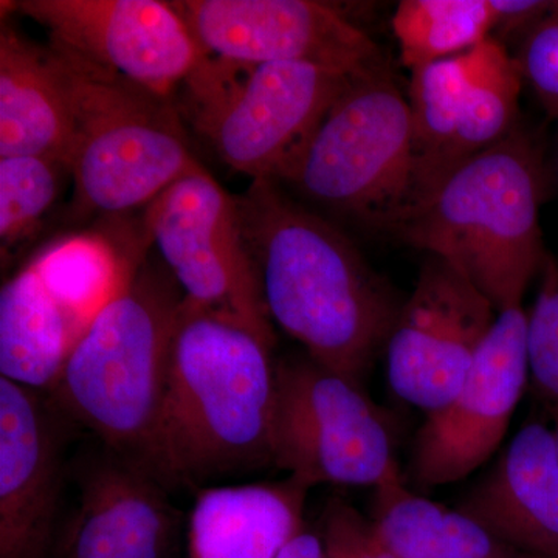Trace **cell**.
I'll list each match as a JSON object with an SVG mask.
<instances>
[{
  "label": "cell",
  "mask_w": 558,
  "mask_h": 558,
  "mask_svg": "<svg viewBox=\"0 0 558 558\" xmlns=\"http://www.w3.org/2000/svg\"><path fill=\"white\" fill-rule=\"evenodd\" d=\"M64 161L46 156L0 159V248L2 264L31 240L57 202L65 175Z\"/></svg>",
  "instance_id": "cell-24"
},
{
  "label": "cell",
  "mask_w": 558,
  "mask_h": 558,
  "mask_svg": "<svg viewBox=\"0 0 558 558\" xmlns=\"http://www.w3.org/2000/svg\"><path fill=\"white\" fill-rule=\"evenodd\" d=\"M274 465L306 487H380L400 478L387 418L347 377L310 355L277 360Z\"/></svg>",
  "instance_id": "cell-8"
},
{
  "label": "cell",
  "mask_w": 558,
  "mask_h": 558,
  "mask_svg": "<svg viewBox=\"0 0 558 558\" xmlns=\"http://www.w3.org/2000/svg\"><path fill=\"white\" fill-rule=\"evenodd\" d=\"M72 112L57 54L21 35L5 20L0 28V159L46 156L68 165Z\"/></svg>",
  "instance_id": "cell-19"
},
{
  "label": "cell",
  "mask_w": 558,
  "mask_h": 558,
  "mask_svg": "<svg viewBox=\"0 0 558 558\" xmlns=\"http://www.w3.org/2000/svg\"><path fill=\"white\" fill-rule=\"evenodd\" d=\"M553 418H554V438H556L557 457H558V403L553 405Z\"/></svg>",
  "instance_id": "cell-30"
},
{
  "label": "cell",
  "mask_w": 558,
  "mask_h": 558,
  "mask_svg": "<svg viewBox=\"0 0 558 558\" xmlns=\"http://www.w3.org/2000/svg\"><path fill=\"white\" fill-rule=\"evenodd\" d=\"M68 417L0 377V558H47L54 545Z\"/></svg>",
  "instance_id": "cell-15"
},
{
  "label": "cell",
  "mask_w": 558,
  "mask_h": 558,
  "mask_svg": "<svg viewBox=\"0 0 558 558\" xmlns=\"http://www.w3.org/2000/svg\"><path fill=\"white\" fill-rule=\"evenodd\" d=\"M13 9L44 25L50 43L163 98L207 57L171 2L20 0Z\"/></svg>",
  "instance_id": "cell-13"
},
{
  "label": "cell",
  "mask_w": 558,
  "mask_h": 558,
  "mask_svg": "<svg viewBox=\"0 0 558 558\" xmlns=\"http://www.w3.org/2000/svg\"><path fill=\"white\" fill-rule=\"evenodd\" d=\"M236 204L271 323L365 388L403 301L347 233L274 180H252Z\"/></svg>",
  "instance_id": "cell-1"
},
{
  "label": "cell",
  "mask_w": 558,
  "mask_h": 558,
  "mask_svg": "<svg viewBox=\"0 0 558 558\" xmlns=\"http://www.w3.org/2000/svg\"><path fill=\"white\" fill-rule=\"evenodd\" d=\"M542 172L523 128L459 165L389 234L461 271L499 312L520 307L546 252Z\"/></svg>",
  "instance_id": "cell-3"
},
{
  "label": "cell",
  "mask_w": 558,
  "mask_h": 558,
  "mask_svg": "<svg viewBox=\"0 0 558 558\" xmlns=\"http://www.w3.org/2000/svg\"><path fill=\"white\" fill-rule=\"evenodd\" d=\"M274 347L183 296L148 461L165 486H202L274 465Z\"/></svg>",
  "instance_id": "cell-2"
},
{
  "label": "cell",
  "mask_w": 558,
  "mask_h": 558,
  "mask_svg": "<svg viewBox=\"0 0 558 558\" xmlns=\"http://www.w3.org/2000/svg\"><path fill=\"white\" fill-rule=\"evenodd\" d=\"M205 53L244 62H304L359 75L380 47L336 7L314 0H171Z\"/></svg>",
  "instance_id": "cell-14"
},
{
  "label": "cell",
  "mask_w": 558,
  "mask_h": 558,
  "mask_svg": "<svg viewBox=\"0 0 558 558\" xmlns=\"http://www.w3.org/2000/svg\"><path fill=\"white\" fill-rule=\"evenodd\" d=\"M318 532L325 543L326 558H392L373 521L341 499L329 502Z\"/></svg>",
  "instance_id": "cell-27"
},
{
  "label": "cell",
  "mask_w": 558,
  "mask_h": 558,
  "mask_svg": "<svg viewBox=\"0 0 558 558\" xmlns=\"http://www.w3.org/2000/svg\"><path fill=\"white\" fill-rule=\"evenodd\" d=\"M515 58L543 108L558 120V7L520 40Z\"/></svg>",
  "instance_id": "cell-26"
},
{
  "label": "cell",
  "mask_w": 558,
  "mask_h": 558,
  "mask_svg": "<svg viewBox=\"0 0 558 558\" xmlns=\"http://www.w3.org/2000/svg\"><path fill=\"white\" fill-rule=\"evenodd\" d=\"M182 301L183 292L167 267L135 269L84 330L47 392L69 421L146 468Z\"/></svg>",
  "instance_id": "cell-4"
},
{
  "label": "cell",
  "mask_w": 558,
  "mask_h": 558,
  "mask_svg": "<svg viewBox=\"0 0 558 558\" xmlns=\"http://www.w3.org/2000/svg\"><path fill=\"white\" fill-rule=\"evenodd\" d=\"M410 73L457 57L494 36L492 0H402L391 21Z\"/></svg>",
  "instance_id": "cell-23"
},
{
  "label": "cell",
  "mask_w": 558,
  "mask_h": 558,
  "mask_svg": "<svg viewBox=\"0 0 558 558\" xmlns=\"http://www.w3.org/2000/svg\"><path fill=\"white\" fill-rule=\"evenodd\" d=\"M31 264L51 299L83 332L135 271L105 238L89 233L54 241Z\"/></svg>",
  "instance_id": "cell-22"
},
{
  "label": "cell",
  "mask_w": 558,
  "mask_h": 558,
  "mask_svg": "<svg viewBox=\"0 0 558 558\" xmlns=\"http://www.w3.org/2000/svg\"><path fill=\"white\" fill-rule=\"evenodd\" d=\"M354 75L208 54L175 92L183 124L231 170L281 182Z\"/></svg>",
  "instance_id": "cell-7"
},
{
  "label": "cell",
  "mask_w": 558,
  "mask_h": 558,
  "mask_svg": "<svg viewBox=\"0 0 558 558\" xmlns=\"http://www.w3.org/2000/svg\"><path fill=\"white\" fill-rule=\"evenodd\" d=\"M527 379V314L512 307L499 312L454 398L417 429L411 484L447 486L486 464L508 433Z\"/></svg>",
  "instance_id": "cell-11"
},
{
  "label": "cell",
  "mask_w": 558,
  "mask_h": 558,
  "mask_svg": "<svg viewBox=\"0 0 558 558\" xmlns=\"http://www.w3.org/2000/svg\"><path fill=\"white\" fill-rule=\"evenodd\" d=\"M523 83L515 54L494 38L411 73L413 207L459 165L519 126Z\"/></svg>",
  "instance_id": "cell-10"
},
{
  "label": "cell",
  "mask_w": 558,
  "mask_h": 558,
  "mask_svg": "<svg viewBox=\"0 0 558 558\" xmlns=\"http://www.w3.org/2000/svg\"><path fill=\"white\" fill-rule=\"evenodd\" d=\"M497 317L494 304L461 271L427 255L385 352L392 391L425 414L444 409Z\"/></svg>",
  "instance_id": "cell-12"
},
{
  "label": "cell",
  "mask_w": 558,
  "mask_h": 558,
  "mask_svg": "<svg viewBox=\"0 0 558 558\" xmlns=\"http://www.w3.org/2000/svg\"><path fill=\"white\" fill-rule=\"evenodd\" d=\"M542 284L527 314L529 376L543 399L558 403V263L546 256Z\"/></svg>",
  "instance_id": "cell-25"
},
{
  "label": "cell",
  "mask_w": 558,
  "mask_h": 558,
  "mask_svg": "<svg viewBox=\"0 0 558 558\" xmlns=\"http://www.w3.org/2000/svg\"><path fill=\"white\" fill-rule=\"evenodd\" d=\"M145 227L186 301L234 319L275 344L236 196L196 163L150 202Z\"/></svg>",
  "instance_id": "cell-9"
},
{
  "label": "cell",
  "mask_w": 558,
  "mask_h": 558,
  "mask_svg": "<svg viewBox=\"0 0 558 558\" xmlns=\"http://www.w3.org/2000/svg\"><path fill=\"white\" fill-rule=\"evenodd\" d=\"M50 47L72 112L68 167L76 215L149 205L197 163L172 98Z\"/></svg>",
  "instance_id": "cell-5"
},
{
  "label": "cell",
  "mask_w": 558,
  "mask_h": 558,
  "mask_svg": "<svg viewBox=\"0 0 558 558\" xmlns=\"http://www.w3.org/2000/svg\"><path fill=\"white\" fill-rule=\"evenodd\" d=\"M458 510L510 548L558 558V457L553 428L531 422L461 499Z\"/></svg>",
  "instance_id": "cell-17"
},
{
  "label": "cell",
  "mask_w": 558,
  "mask_h": 558,
  "mask_svg": "<svg viewBox=\"0 0 558 558\" xmlns=\"http://www.w3.org/2000/svg\"><path fill=\"white\" fill-rule=\"evenodd\" d=\"M83 330L51 299L31 263L0 290V374L49 392Z\"/></svg>",
  "instance_id": "cell-20"
},
{
  "label": "cell",
  "mask_w": 558,
  "mask_h": 558,
  "mask_svg": "<svg viewBox=\"0 0 558 558\" xmlns=\"http://www.w3.org/2000/svg\"><path fill=\"white\" fill-rule=\"evenodd\" d=\"M80 487L60 558H167L178 513L145 464L105 447L83 469Z\"/></svg>",
  "instance_id": "cell-16"
},
{
  "label": "cell",
  "mask_w": 558,
  "mask_h": 558,
  "mask_svg": "<svg viewBox=\"0 0 558 558\" xmlns=\"http://www.w3.org/2000/svg\"><path fill=\"white\" fill-rule=\"evenodd\" d=\"M277 558H326L325 543L319 532L304 527L290 539Z\"/></svg>",
  "instance_id": "cell-29"
},
{
  "label": "cell",
  "mask_w": 558,
  "mask_h": 558,
  "mask_svg": "<svg viewBox=\"0 0 558 558\" xmlns=\"http://www.w3.org/2000/svg\"><path fill=\"white\" fill-rule=\"evenodd\" d=\"M371 521L392 558H532L461 510L417 495L403 476L376 488Z\"/></svg>",
  "instance_id": "cell-21"
},
{
  "label": "cell",
  "mask_w": 558,
  "mask_h": 558,
  "mask_svg": "<svg viewBox=\"0 0 558 558\" xmlns=\"http://www.w3.org/2000/svg\"><path fill=\"white\" fill-rule=\"evenodd\" d=\"M495 10V33L505 39L520 36L523 39L535 25L557 9L558 2L550 0H492ZM492 36V38H494ZM501 40V44L505 43Z\"/></svg>",
  "instance_id": "cell-28"
},
{
  "label": "cell",
  "mask_w": 558,
  "mask_h": 558,
  "mask_svg": "<svg viewBox=\"0 0 558 558\" xmlns=\"http://www.w3.org/2000/svg\"><path fill=\"white\" fill-rule=\"evenodd\" d=\"M278 185L314 211L384 233L413 207V117L385 65L352 76Z\"/></svg>",
  "instance_id": "cell-6"
},
{
  "label": "cell",
  "mask_w": 558,
  "mask_h": 558,
  "mask_svg": "<svg viewBox=\"0 0 558 558\" xmlns=\"http://www.w3.org/2000/svg\"><path fill=\"white\" fill-rule=\"evenodd\" d=\"M307 492L292 476L201 488L190 515V558H277L304 529Z\"/></svg>",
  "instance_id": "cell-18"
}]
</instances>
